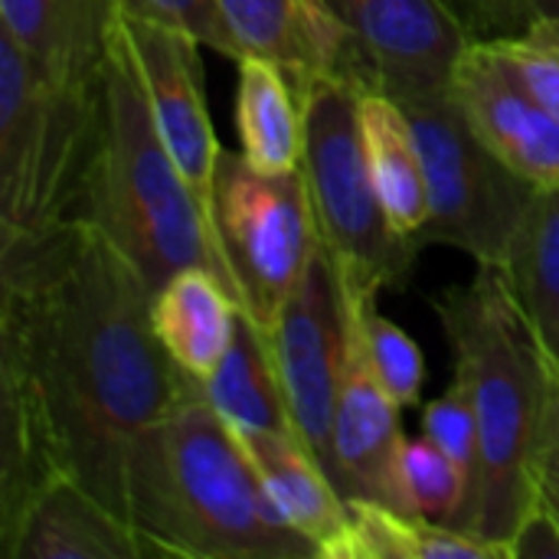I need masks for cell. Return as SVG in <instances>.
Instances as JSON below:
<instances>
[{
    "label": "cell",
    "instance_id": "6da1fadb",
    "mask_svg": "<svg viewBox=\"0 0 559 559\" xmlns=\"http://www.w3.org/2000/svg\"><path fill=\"white\" fill-rule=\"evenodd\" d=\"M151 298L79 219L0 249V531L49 478L128 521L131 445L197 383L164 350Z\"/></svg>",
    "mask_w": 559,
    "mask_h": 559
},
{
    "label": "cell",
    "instance_id": "7a4b0ae2",
    "mask_svg": "<svg viewBox=\"0 0 559 559\" xmlns=\"http://www.w3.org/2000/svg\"><path fill=\"white\" fill-rule=\"evenodd\" d=\"M128 524L147 557L318 559L269 498L236 432L200 383L131 445Z\"/></svg>",
    "mask_w": 559,
    "mask_h": 559
},
{
    "label": "cell",
    "instance_id": "3957f363",
    "mask_svg": "<svg viewBox=\"0 0 559 559\" xmlns=\"http://www.w3.org/2000/svg\"><path fill=\"white\" fill-rule=\"evenodd\" d=\"M432 311L481 432L472 537L508 559L511 537L537 508L534 459L559 367L498 265H478L472 282L439 292Z\"/></svg>",
    "mask_w": 559,
    "mask_h": 559
},
{
    "label": "cell",
    "instance_id": "277c9868",
    "mask_svg": "<svg viewBox=\"0 0 559 559\" xmlns=\"http://www.w3.org/2000/svg\"><path fill=\"white\" fill-rule=\"evenodd\" d=\"M72 219L98 229L151 292L183 269H210L239 301L216 226L157 138L121 20L98 79L95 144Z\"/></svg>",
    "mask_w": 559,
    "mask_h": 559
},
{
    "label": "cell",
    "instance_id": "5b68a950",
    "mask_svg": "<svg viewBox=\"0 0 559 559\" xmlns=\"http://www.w3.org/2000/svg\"><path fill=\"white\" fill-rule=\"evenodd\" d=\"M98 124V88L49 79L0 33V249L72 219Z\"/></svg>",
    "mask_w": 559,
    "mask_h": 559
},
{
    "label": "cell",
    "instance_id": "8992f818",
    "mask_svg": "<svg viewBox=\"0 0 559 559\" xmlns=\"http://www.w3.org/2000/svg\"><path fill=\"white\" fill-rule=\"evenodd\" d=\"M360 88L347 79H318L305 95V183L321 246L341 278L360 288H406L423 246L396 233L377 193L357 118Z\"/></svg>",
    "mask_w": 559,
    "mask_h": 559
},
{
    "label": "cell",
    "instance_id": "52a82bcc",
    "mask_svg": "<svg viewBox=\"0 0 559 559\" xmlns=\"http://www.w3.org/2000/svg\"><path fill=\"white\" fill-rule=\"evenodd\" d=\"M396 102L413 124L429 187V219L419 233V246L442 242L462 249L478 265L504 269L537 187L485 147L452 88Z\"/></svg>",
    "mask_w": 559,
    "mask_h": 559
},
{
    "label": "cell",
    "instance_id": "ba28073f",
    "mask_svg": "<svg viewBox=\"0 0 559 559\" xmlns=\"http://www.w3.org/2000/svg\"><path fill=\"white\" fill-rule=\"evenodd\" d=\"M213 226L239 285V308L269 331L321 249L305 170H262L242 151L223 147Z\"/></svg>",
    "mask_w": 559,
    "mask_h": 559
},
{
    "label": "cell",
    "instance_id": "9c48e42d",
    "mask_svg": "<svg viewBox=\"0 0 559 559\" xmlns=\"http://www.w3.org/2000/svg\"><path fill=\"white\" fill-rule=\"evenodd\" d=\"M265 334L285 390L292 432L337 485L331 436L350 347V301L344 278L324 246Z\"/></svg>",
    "mask_w": 559,
    "mask_h": 559
},
{
    "label": "cell",
    "instance_id": "30bf717a",
    "mask_svg": "<svg viewBox=\"0 0 559 559\" xmlns=\"http://www.w3.org/2000/svg\"><path fill=\"white\" fill-rule=\"evenodd\" d=\"M360 56L367 92L449 88L475 36L445 0H324Z\"/></svg>",
    "mask_w": 559,
    "mask_h": 559
},
{
    "label": "cell",
    "instance_id": "8fae6325",
    "mask_svg": "<svg viewBox=\"0 0 559 559\" xmlns=\"http://www.w3.org/2000/svg\"><path fill=\"white\" fill-rule=\"evenodd\" d=\"M121 33L138 66L157 138L213 219V180L223 144L203 95V43L177 26L138 16H121Z\"/></svg>",
    "mask_w": 559,
    "mask_h": 559
},
{
    "label": "cell",
    "instance_id": "7c38bea8",
    "mask_svg": "<svg viewBox=\"0 0 559 559\" xmlns=\"http://www.w3.org/2000/svg\"><path fill=\"white\" fill-rule=\"evenodd\" d=\"M350 301V298H347ZM400 403L377 380L354 308H350V347L341 377V393L334 406V462L341 495L386 504L393 511L413 514L403 495V449L406 432L400 419ZM416 518V514H413Z\"/></svg>",
    "mask_w": 559,
    "mask_h": 559
},
{
    "label": "cell",
    "instance_id": "4fadbf2b",
    "mask_svg": "<svg viewBox=\"0 0 559 559\" xmlns=\"http://www.w3.org/2000/svg\"><path fill=\"white\" fill-rule=\"evenodd\" d=\"M449 88L488 151L537 190L559 187V118L504 72L485 43L468 46Z\"/></svg>",
    "mask_w": 559,
    "mask_h": 559
},
{
    "label": "cell",
    "instance_id": "5bb4252c",
    "mask_svg": "<svg viewBox=\"0 0 559 559\" xmlns=\"http://www.w3.org/2000/svg\"><path fill=\"white\" fill-rule=\"evenodd\" d=\"M242 56L278 62L305 95L318 79H347L367 92L357 49L324 0H219Z\"/></svg>",
    "mask_w": 559,
    "mask_h": 559
},
{
    "label": "cell",
    "instance_id": "9a60e30c",
    "mask_svg": "<svg viewBox=\"0 0 559 559\" xmlns=\"http://www.w3.org/2000/svg\"><path fill=\"white\" fill-rule=\"evenodd\" d=\"M3 559H141V537L92 491L49 478L0 531Z\"/></svg>",
    "mask_w": 559,
    "mask_h": 559
},
{
    "label": "cell",
    "instance_id": "2e32d148",
    "mask_svg": "<svg viewBox=\"0 0 559 559\" xmlns=\"http://www.w3.org/2000/svg\"><path fill=\"white\" fill-rule=\"evenodd\" d=\"M118 20V0H0V33L49 79L85 92L98 88Z\"/></svg>",
    "mask_w": 559,
    "mask_h": 559
},
{
    "label": "cell",
    "instance_id": "e0dca14e",
    "mask_svg": "<svg viewBox=\"0 0 559 559\" xmlns=\"http://www.w3.org/2000/svg\"><path fill=\"white\" fill-rule=\"evenodd\" d=\"M236 439L249 452L282 518L318 547L321 559H341L350 531V508L314 455L292 432L239 429Z\"/></svg>",
    "mask_w": 559,
    "mask_h": 559
},
{
    "label": "cell",
    "instance_id": "ac0fdd59",
    "mask_svg": "<svg viewBox=\"0 0 559 559\" xmlns=\"http://www.w3.org/2000/svg\"><path fill=\"white\" fill-rule=\"evenodd\" d=\"M239 311V301L210 269L177 272L151 298V321L164 350L197 383H206L223 364Z\"/></svg>",
    "mask_w": 559,
    "mask_h": 559
},
{
    "label": "cell",
    "instance_id": "d6986e66",
    "mask_svg": "<svg viewBox=\"0 0 559 559\" xmlns=\"http://www.w3.org/2000/svg\"><path fill=\"white\" fill-rule=\"evenodd\" d=\"M357 118L367 164L386 216L396 233L419 242V233L429 219V187L413 124L403 105L386 92H360Z\"/></svg>",
    "mask_w": 559,
    "mask_h": 559
},
{
    "label": "cell",
    "instance_id": "ffe728a7",
    "mask_svg": "<svg viewBox=\"0 0 559 559\" xmlns=\"http://www.w3.org/2000/svg\"><path fill=\"white\" fill-rule=\"evenodd\" d=\"M236 128L262 170H295L305 157V105L288 72L265 56L236 59Z\"/></svg>",
    "mask_w": 559,
    "mask_h": 559
},
{
    "label": "cell",
    "instance_id": "44dd1931",
    "mask_svg": "<svg viewBox=\"0 0 559 559\" xmlns=\"http://www.w3.org/2000/svg\"><path fill=\"white\" fill-rule=\"evenodd\" d=\"M200 390L203 400L213 406V413L236 432L239 429L292 432L288 403L269 347V334L246 311H239L236 337L223 364L206 383H200Z\"/></svg>",
    "mask_w": 559,
    "mask_h": 559
},
{
    "label": "cell",
    "instance_id": "7402d4cb",
    "mask_svg": "<svg viewBox=\"0 0 559 559\" xmlns=\"http://www.w3.org/2000/svg\"><path fill=\"white\" fill-rule=\"evenodd\" d=\"M504 275L559 367V187L537 190L508 252Z\"/></svg>",
    "mask_w": 559,
    "mask_h": 559
},
{
    "label": "cell",
    "instance_id": "603a6c76",
    "mask_svg": "<svg viewBox=\"0 0 559 559\" xmlns=\"http://www.w3.org/2000/svg\"><path fill=\"white\" fill-rule=\"evenodd\" d=\"M350 531L341 559H501L495 547L462 531L350 498Z\"/></svg>",
    "mask_w": 559,
    "mask_h": 559
},
{
    "label": "cell",
    "instance_id": "cb8c5ba5",
    "mask_svg": "<svg viewBox=\"0 0 559 559\" xmlns=\"http://www.w3.org/2000/svg\"><path fill=\"white\" fill-rule=\"evenodd\" d=\"M403 495L416 518L432 524L462 531L472 537V514H475V478L445 455L426 436L406 439L403 449Z\"/></svg>",
    "mask_w": 559,
    "mask_h": 559
},
{
    "label": "cell",
    "instance_id": "d4e9b609",
    "mask_svg": "<svg viewBox=\"0 0 559 559\" xmlns=\"http://www.w3.org/2000/svg\"><path fill=\"white\" fill-rule=\"evenodd\" d=\"M347 298L370 357V367L377 373V380L386 386V393L406 409V406H419L423 400V386H426V357L419 350V344L396 324L390 321L380 305H377V288H360V285H347Z\"/></svg>",
    "mask_w": 559,
    "mask_h": 559
},
{
    "label": "cell",
    "instance_id": "484cf974",
    "mask_svg": "<svg viewBox=\"0 0 559 559\" xmlns=\"http://www.w3.org/2000/svg\"><path fill=\"white\" fill-rule=\"evenodd\" d=\"M504 66V72L550 115L559 118V20L537 16L524 33L504 39H478Z\"/></svg>",
    "mask_w": 559,
    "mask_h": 559
},
{
    "label": "cell",
    "instance_id": "4316f807",
    "mask_svg": "<svg viewBox=\"0 0 559 559\" xmlns=\"http://www.w3.org/2000/svg\"><path fill=\"white\" fill-rule=\"evenodd\" d=\"M423 436L436 442L445 455H452L478 485V462H481V432L478 416L468 393L452 380V386L426 403L423 409Z\"/></svg>",
    "mask_w": 559,
    "mask_h": 559
},
{
    "label": "cell",
    "instance_id": "83f0119b",
    "mask_svg": "<svg viewBox=\"0 0 559 559\" xmlns=\"http://www.w3.org/2000/svg\"><path fill=\"white\" fill-rule=\"evenodd\" d=\"M118 13L177 26V29L197 36L203 46L216 49L219 56H229L233 62L239 59L236 39L226 26L219 0H118Z\"/></svg>",
    "mask_w": 559,
    "mask_h": 559
},
{
    "label": "cell",
    "instance_id": "f1b7e54d",
    "mask_svg": "<svg viewBox=\"0 0 559 559\" xmlns=\"http://www.w3.org/2000/svg\"><path fill=\"white\" fill-rule=\"evenodd\" d=\"M475 39H504L524 33L537 16L527 0H445Z\"/></svg>",
    "mask_w": 559,
    "mask_h": 559
},
{
    "label": "cell",
    "instance_id": "f546056e",
    "mask_svg": "<svg viewBox=\"0 0 559 559\" xmlns=\"http://www.w3.org/2000/svg\"><path fill=\"white\" fill-rule=\"evenodd\" d=\"M534 491L537 504L547 508L559 521V380L544 419V432L537 442V459H534Z\"/></svg>",
    "mask_w": 559,
    "mask_h": 559
},
{
    "label": "cell",
    "instance_id": "4dcf8cb0",
    "mask_svg": "<svg viewBox=\"0 0 559 559\" xmlns=\"http://www.w3.org/2000/svg\"><path fill=\"white\" fill-rule=\"evenodd\" d=\"M508 559H559V521L547 508H534L508 544Z\"/></svg>",
    "mask_w": 559,
    "mask_h": 559
},
{
    "label": "cell",
    "instance_id": "1f68e13d",
    "mask_svg": "<svg viewBox=\"0 0 559 559\" xmlns=\"http://www.w3.org/2000/svg\"><path fill=\"white\" fill-rule=\"evenodd\" d=\"M534 16H550V20H559V0H527Z\"/></svg>",
    "mask_w": 559,
    "mask_h": 559
}]
</instances>
